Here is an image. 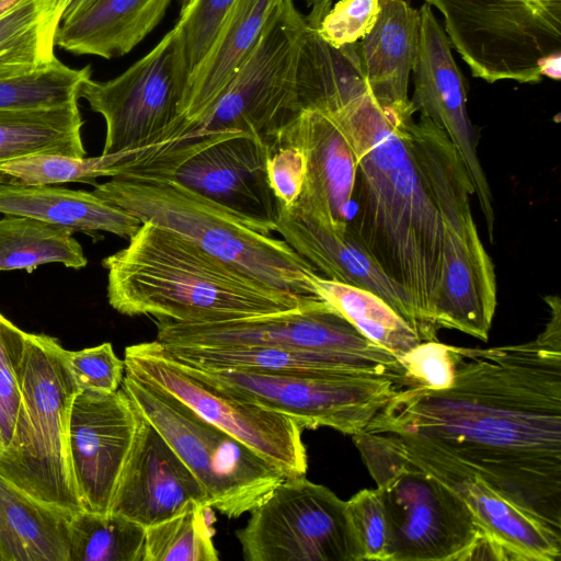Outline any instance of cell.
<instances>
[{"mask_svg":"<svg viewBox=\"0 0 561 561\" xmlns=\"http://www.w3.org/2000/svg\"><path fill=\"white\" fill-rule=\"evenodd\" d=\"M533 341L450 345L449 388H400L365 431L432 444L561 536V313Z\"/></svg>","mask_w":561,"mask_h":561,"instance_id":"6da1fadb","label":"cell"},{"mask_svg":"<svg viewBox=\"0 0 561 561\" xmlns=\"http://www.w3.org/2000/svg\"><path fill=\"white\" fill-rule=\"evenodd\" d=\"M330 114L352 147L356 175L347 228L410 299L432 340L446 230L477 228L474 195L455 147L412 101L377 102L366 89Z\"/></svg>","mask_w":561,"mask_h":561,"instance_id":"7a4b0ae2","label":"cell"},{"mask_svg":"<svg viewBox=\"0 0 561 561\" xmlns=\"http://www.w3.org/2000/svg\"><path fill=\"white\" fill-rule=\"evenodd\" d=\"M107 299L126 316L216 322L317 306L318 296L272 288L183 238L142 222L126 248L106 256Z\"/></svg>","mask_w":561,"mask_h":561,"instance_id":"3957f363","label":"cell"},{"mask_svg":"<svg viewBox=\"0 0 561 561\" xmlns=\"http://www.w3.org/2000/svg\"><path fill=\"white\" fill-rule=\"evenodd\" d=\"M92 192L272 288L317 296L312 278L318 272L286 241L253 229L173 178L114 176Z\"/></svg>","mask_w":561,"mask_h":561,"instance_id":"277c9868","label":"cell"},{"mask_svg":"<svg viewBox=\"0 0 561 561\" xmlns=\"http://www.w3.org/2000/svg\"><path fill=\"white\" fill-rule=\"evenodd\" d=\"M19 381L21 403L11 439L0 453V476L43 502L76 513L82 506L68 424L78 389L56 339L28 333Z\"/></svg>","mask_w":561,"mask_h":561,"instance_id":"5b68a950","label":"cell"},{"mask_svg":"<svg viewBox=\"0 0 561 561\" xmlns=\"http://www.w3.org/2000/svg\"><path fill=\"white\" fill-rule=\"evenodd\" d=\"M473 77L488 83L559 80L561 0H424Z\"/></svg>","mask_w":561,"mask_h":561,"instance_id":"8992f818","label":"cell"},{"mask_svg":"<svg viewBox=\"0 0 561 561\" xmlns=\"http://www.w3.org/2000/svg\"><path fill=\"white\" fill-rule=\"evenodd\" d=\"M121 388L228 518L259 506L286 479L274 465L161 387L125 371Z\"/></svg>","mask_w":561,"mask_h":561,"instance_id":"52a82bcc","label":"cell"},{"mask_svg":"<svg viewBox=\"0 0 561 561\" xmlns=\"http://www.w3.org/2000/svg\"><path fill=\"white\" fill-rule=\"evenodd\" d=\"M352 437L390 519L392 561L462 560L482 533L463 501L381 435Z\"/></svg>","mask_w":561,"mask_h":561,"instance_id":"ba28073f","label":"cell"},{"mask_svg":"<svg viewBox=\"0 0 561 561\" xmlns=\"http://www.w3.org/2000/svg\"><path fill=\"white\" fill-rule=\"evenodd\" d=\"M187 83L188 71L175 26L119 76L107 81L87 79L79 98L105 121L101 154L169 139H197L188 135L182 112Z\"/></svg>","mask_w":561,"mask_h":561,"instance_id":"9c48e42d","label":"cell"},{"mask_svg":"<svg viewBox=\"0 0 561 561\" xmlns=\"http://www.w3.org/2000/svg\"><path fill=\"white\" fill-rule=\"evenodd\" d=\"M307 23L294 0H282L255 48L190 135L234 131L266 144L300 111L295 65Z\"/></svg>","mask_w":561,"mask_h":561,"instance_id":"30bf717a","label":"cell"},{"mask_svg":"<svg viewBox=\"0 0 561 561\" xmlns=\"http://www.w3.org/2000/svg\"><path fill=\"white\" fill-rule=\"evenodd\" d=\"M236 531L247 561H363L347 501L305 478L283 480Z\"/></svg>","mask_w":561,"mask_h":561,"instance_id":"8fae6325","label":"cell"},{"mask_svg":"<svg viewBox=\"0 0 561 561\" xmlns=\"http://www.w3.org/2000/svg\"><path fill=\"white\" fill-rule=\"evenodd\" d=\"M181 365L194 377L236 398L293 419L302 430L328 426L348 435L365 431L402 388L385 376L205 370Z\"/></svg>","mask_w":561,"mask_h":561,"instance_id":"7c38bea8","label":"cell"},{"mask_svg":"<svg viewBox=\"0 0 561 561\" xmlns=\"http://www.w3.org/2000/svg\"><path fill=\"white\" fill-rule=\"evenodd\" d=\"M123 360L125 371L161 387L277 467L286 478L307 472L304 430L293 419L194 377L157 340L127 346Z\"/></svg>","mask_w":561,"mask_h":561,"instance_id":"4fadbf2b","label":"cell"},{"mask_svg":"<svg viewBox=\"0 0 561 561\" xmlns=\"http://www.w3.org/2000/svg\"><path fill=\"white\" fill-rule=\"evenodd\" d=\"M164 345L268 346L352 354H386L343 316L323 302L287 312L216 322L154 319Z\"/></svg>","mask_w":561,"mask_h":561,"instance_id":"5bb4252c","label":"cell"},{"mask_svg":"<svg viewBox=\"0 0 561 561\" xmlns=\"http://www.w3.org/2000/svg\"><path fill=\"white\" fill-rule=\"evenodd\" d=\"M420 12V33L412 68L416 112L440 127L455 147L469 175L489 240H494L493 197L477 154V134L467 111V87L456 64L450 42L432 7Z\"/></svg>","mask_w":561,"mask_h":561,"instance_id":"9a60e30c","label":"cell"},{"mask_svg":"<svg viewBox=\"0 0 561 561\" xmlns=\"http://www.w3.org/2000/svg\"><path fill=\"white\" fill-rule=\"evenodd\" d=\"M375 434L457 494L480 530L503 546L513 560H560L561 536L496 492L471 468L432 444L403 435Z\"/></svg>","mask_w":561,"mask_h":561,"instance_id":"2e32d148","label":"cell"},{"mask_svg":"<svg viewBox=\"0 0 561 561\" xmlns=\"http://www.w3.org/2000/svg\"><path fill=\"white\" fill-rule=\"evenodd\" d=\"M136 425L135 407L122 388L111 393L78 391L73 397L68 446L82 510L110 512Z\"/></svg>","mask_w":561,"mask_h":561,"instance_id":"e0dca14e","label":"cell"},{"mask_svg":"<svg viewBox=\"0 0 561 561\" xmlns=\"http://www.w3.org/2000/svg\"><path fill=\"white\" fill-rule=\"evenodd\" d=\"M270 154L266 144L240 133L201 149L172 178L253 229L272 234L279 205L267 180Z\"/></svg>","mask_w":561,"mask_h":561,"instance_id":"ac0fdd59","label":"cell"},{"mask_svg":"<svg viewBox=\"0 0 561 561\" xmlns=\"http://www.w3.org/2000/svg\"><path fill=\"white\" fill-rule=\"evenodd\" d=\"M136 416L134 439L110 512L146 528L179 514L192 503L208 505L199 480L137 410Z\"/></svg>","mask_w":561,"mask_h":561,"instance_id":"d6986e66","label":"cell"},{"mask_svg":"<svg viewBox=\"0 0 561 561\" xmlns=\"http://www.w3.org/2000/svg\"><path fill=\"white\" fill-rule=\"evenodd\" d=\"M278 146H296L306 158L302 191L293 205L339 231H346L356 162L335 119L324 112L301 111L277 133L274 149Z\"/></svg>","mask_w":561,"mask_h":561,"instance_id":"ffe728a7","label":"cell"},{"mask_svg":"<svg viewBox=\"0 0 561 561\" xmlns=\"http://www.w3.org/2000/svg\"><path fill=\"white\" fill-rule=\"evenodd\" d=\"M278 205L276 232L318 273L376 294L412 325L423 342L433 341L405 293L383 273L348 228L342 232L296 205Z\"/></svg>","mask_w":561,"mask_h":561,"instance_id":"44dd1931","label":"cell"},{"mask_svg":"<svg viewBox=\"0 0 561 561\" xmlns=\"http://www.w3.org/2000/svg\"><path fill=\"white\" fill-rule=\"evenodd\" d=\"M162 345L180 363L205 370L231 369L310 376H385L396 380L402 388L412 386L405 368L391 353L377 355L268 346Z\"/></svg>","mask_w":561,"mask_h":561,"instance_id":"7402d4cb","label":"cell"},{"mask_svg":"<svg viewBox=\"0 0 561 561\" xmlns=\"http://www.w3.org/2000/svg\"><path fill=\"white\" fill-rule=\"evenodd\" d=\"M443 259L433 307L435 325L488 341L496 308V279L478 229H447Z\"/></svg>","mask_w":561,"mask_h":561,"instance_id":"603a6c76","label":"cell"},{"mask_svg":"<svg viewBox=\"0 0 561 561\" xmlns=\"http://www.w3.org/2000/svg\"><path fill=\"white\" fill-rule=\"evenodd\" d=\"M282 0H236L207 54L190 76L183 102L188 134L255 48Z\"/></svg>","mask_w":561,"mask_h":561,"instance_id":"cb8c5ba5","label":"cell"},{"mask_svg":"<svg viewBox=\"0 0 561 561\" xmlns=\"http://www.w3.org/2000/svg\"><path fill=\"white\" fill-rule=\"evenodd\" d=\"M370 32L356 43L367 90L388 105L411 102L408 88L420 33V12L407 0H379Z\"/></svg>","mask_w":561,"mask_h":561,"instance_id":"d4e9b609","label":"cell"},{"mask_svg":"<svg viewBox=\"0 0 561 561\" xmlns=\"http://www.w3.org/2000/svg\"><path fill=\"white\" fill-rule=\"evenodd\" d=\"M311 5L295 65L296 98L300 112H332L367 87L356 43L336 48L317 32V25L331 8V0H320Z\"/></svg>","mask_w":561,"mask_h":561,"instance_id":"484cf974","label":"cell"},{"mask_svg":"<svg viewBox=\"0 0 561 561\" xmlns=\"http://www.w3.org/2000/svg\"><path fill=\"white\" fill-rule=\"evenodd\" d=\"M171 0H94L62 21L56 46L75 55L105 59L133 50L163 19Z\"/></svg>","mask_w":561,"mask_h":561,"instance_id":"4316f807","label":"cell"},{"mask_svg":"<svg viewBox=\"0 0 561 561\" xmlns=\"http://www.w3.org/2000/svg\"><path fill=\"white\" fill-rule=\"evenodd\" d=\"M0 214L36 218L70 230L131 238L141 221L93 192L53 185L0 183Z\"/></svg>","mask_w":561,"mask_h":561,"instance_id":"83f0119b","label":"cell"},{"mask_svg":"<svg viewBox=\"0 0 561 561\" xmlns=\"http://www.w3.org/2000/svg\"><path fill=\"white\" fill-rule=\"evenodd\" d=\"M72 515L0 476L1 561H68Z\"/></svg>","mask_w":561,"mask_h":561,"instance_id":"f1b7e54d","label":"cell"},{"mask_svg":"<svg viewBox=\"0 0 561 561\" xmlns=\"http://www.w3.org/2000/svg\"><path fill=\"white\" fill-rule=\"evenodd\" d=\"M78 101L66 105L0 110V163L32 154L85 156Z\"/></svg>","mask_w":561,"mask_h":561,"instance_id":"f546056e","label":"cell"},{"mask_svg":"<svg viewBox=\"0 0 561 561\" xmlns=\"http://www.w3.org/2000/svg\"><path fill=\"white\" fill-rule=\"evenodd\" d=\"M61 0H16L0 13V79L30 72L57 59Z\"/></svg>","mask_w":561,"mask_h":561,"instance_id":"4dcf8cb0","label":"cell"},{"mask_svg":"<svg viewBox=\"0 0 561 561\" xmlns=\"http://www.w3.org/2000/svg\"><path fill=\"white\" fill-rule=\"evenodd\" d=\"M312 283L318 297L399 360L423 342L412 325L376 294L319 273L314 274Z\"/></svg>","mask_w":561,"mask_h":561,"instance_id":"1f68e13d","label":"cell"},{"mask_svg":"<svg viewBox=\"0 0 561 561\" xmlns=\"http://www.w3.org/2000/svg\"><path fill=\"white\" fill-rule=\"evenodd\" d=\"M73 231L61 226L18 215L0 219V271L26 270L46 263L82 268L88 260Z\"/></svg>","mask_w":561,"mask_h":561,"instance_id":"d6a6232c","label":"cell"},{"mask_svg":"<svg viewBox=\"0 0 561 561\" xmlns=\"http://www.w3.org/2000/svg\"><path fill=\"white\" fill-rule=\"evenodd\" d=\"M152 146L93 158L61 154L22 157L0 163V183L54 185L83 182L95 186L98 178L122 176L131 172L137 158L146 154Z\"/></svg>","mask_w":561,"mask_h":561,"instance_id":"836d02e7","label":"cell"},{"mask_svg":"<svg viewBox=\"0 0 561 561\" xmlns=\"http://www.w3.org/2000/svg\"><path fill=\"white\" fill-rule=\"evenodd\" d=\"M146 528L122 515L80 510L69 527L68 561H144Z\"/></svg>","mask_w":561,"mask_h":561,"instance_id":"e575fe53","label":"cell"},{"mask_svg":"<svg viewBox=\"0 0 561 561\" xmlns=\"http://www.w3.org/2000/svg\"><path fill=\"white\" fill-rule=\"evenodd\" d=\"M211 508L192 503L179 514L146 527L144 561H217Z\"/></svg>","mask_w":561,"mask_h":561,"instance_id":"d590c367","label":"cell"},{"mask_svg":"<svg viewBox=\"0 0 561 561\" xmlns=\"http://www.w3.org/2000/svg\"><path fill=\"white\" fill-rule=\"evenodd\" d=\"M91 66L70 68L58 58L30 72L0 79V110L47 108L79 100Z\"/></svg>","mask_w":561,"mask_h":561,"instance_id":"8d00e7d4","label":"cell"},{"mask_svg":"<svg viewBox=\"0 0 561 561\" xmlns=\"http://www.w3.org/2000/svg\"><path fill=\"white\" fill-rule=\"evenodd\" d=\"M28 333L0 313V431L3 448L9 444L21 403L20 368Z\"/></svg>","mask_w":561,"mask_h":561,"instance_id":"74e56055","label":"cell"},{"mask_svg":"<svg viewBox=\"0 0 561 561\" xmlns=\"http://www.w3.org/2000/svg\"><path fill=\"white\" fill-rule=\"evenodd\" d=\"M236 0H192L174 25L183 48L188 79L207 54Z\"/></svg>","mask_w":561,"mask_h":561,"instance_id":"f35d334b","label":"cell"},{"mask_svg":"<svg viewBox=\"0 0 561 561\" xmlns=\"http://www.w3.org/2000/svg\"><path fill=\"white\" fill-rule=\"evenodd\" d=\"M348 513L363 551V560L392 561L393 535L377 489H364L347 501Z\"/></svg>","mask_w":561,"mask_h":561,"instance_id":"ab89813d","label":"cell"},{"mask_svg":"<svg viewBox=\"0 0 561 561\" xmlns=\"http://www.w3.org/2000/svg\"><path fill=\"white\" fill-rule=\"evenodd\" d=\"M64 357L78 391L111 393L119 389L125 365L111 343L79 351L64 348Z\"/></svg>","mask_w":561,"mask_h":561,"instance_id":"60d3db41","label":"cell"},{"mask_svg":"<svg viewBox=\"0 0 561 561\" xmlns=\"http://www.w3.org/2000/svg\"><path fill=\"white\" fill-rule=\"evenodd\" d=\"M379 11V0H340L322 16L317 32L336 48L352 45L370 32Z\"/></svg>","mask_w":561,"mask_h":561,"instance_id":"b9f144b4","label":"cell"},{"mask_svg":"<svg viewBox=\"0 0 561 561\" xmlns=\"http://www.w3.org/2000/svg\"><path fill=\"white\" fill-rule=\"evenodd\" d=\"M400 363L413 385L442 390L454 382L455 364L450 345L438 340L421 342L400 358Z\"/></svg>","mask_w":561,"mask_h":561,"instance_id":"7bdbcfd3","label":"cell"},{"mask_svg":"<svg viewBox=\"0 0 561 561\" xmlns=\"http://www.w3.org/2000/svg\"><path fill=\"white\" fill-rule=\"evenodd\" d=\"M268 184L283 206H291L301 194L306 176V158L296 146H278L266 162Z\"/></svg>","mask_w":561,"mask_h":561,"instance_id":"ee69618b","label":"cell"},{"mask_svg":"<svg viewBox=\"0 0 561 561\" xmlns=\"http://www.w3.org/2000/svg\"><path fill=\"white\" fill-rule=\"evenodd\" d=\"M94 0H61L64 7L62 21H68L87 9Z\"/></svg>","mask_w":561,"mask_h":561,"instance_id":"f6af8a7d","label":"cell"},{"mask_svg":"<svg viewBox=\"0 0 561 561\" xmlns=\"http://www.w3.org/2000/svg\"><path fill=\"white\" fill-rule=\"evenodd\" d=\"M16 0H0V13L5 10L8 7L13 4Z\"/></svg>","mask_w":561,"mask_h":561,"instance_id":"bcb514c9","label":"cell"},{"mask_svg":"<svg viewBox=\"0 0 561 561\" xmlns=\"http://www.w3.org/2000/svg\"><path fill=\"white\" fill-rule=\"evenodd\" d=\"M192 0H180V4L181 5H187L188 3H191Z\"/></svg>","mask_w":561,"mask_h":561,"instance_id":"7dc6e473","label":"cell"},{"mask_svg":"<svg viewBox=\"0 0 561 561\" xmlns=\"http://www.w3.org/2000/svg\"><path fill=\"white\" fill-rule=\"evenodd\" d=\"M3 449V443H2V436H1V431H0V453L2 451Z\"/></svg>","mask_w":561,"mask_h":561,"instance_id":"c3c4849f","label":"cell"},{"mask_svg":"<svg viewBox=\"0 0 561 561\" xmlns=\"http://www.w3.org/2000/svg\"><path fill=\"white\" fill-rule=\"evenodd\" d=\"M305 1H306L307 3H309V4H312V3L317 2V1H320V0H305Z\"/></svg>","mask_w":561,"mask_h":561,"instance_id":"681fc988","label":"cell"},{"mask_svg":"<svg viewBox=\"0 0 561 561\" xmlns=\"http://www.w3.org/2000/svg\"><path fill=\"white\" fill-rule=\"evenodd\" d=\"M0 561H1V559H0Z\"/></svg>","mask_w":561,"mask_h":561,"instance_id":"f907efd6","label":"cell"}]
</instances>
